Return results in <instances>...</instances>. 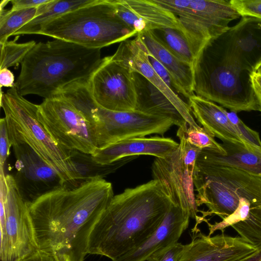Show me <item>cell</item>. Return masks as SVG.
<instances>
[{"instance_id":"21","label":"cell","mask_w":261,"mask_h":261,"mask_svg":"<svg viewBox=\"0 0 261 261\" xmlns=\"http://www.w3.org/2000/svg\"><path fill=\"white\" fill-rule=\"evenodd\" d=\"M134 77L136 94L135 111L167 118L178 127L188 125L184 115L157 87L138 72H134Z\"/></svg>"},{"instance_id":"33","label":"cell","mask_w":261,"mask_h":261,"mask_svg":"<svg viewBox=\"0 0 261 261\" xmlns=\"http://www.w3.org/2000/svg\"><path fill=\"white\" fill-rule=\"evenodd\" d=\"M240 16L261 19V0H231Z\"/></svg>"},{"instance_id":"15","label":"cell","mask_w":261,"mask_h":261,"mask_svg":"<svg viewBox=\"0 0 261 261\" xmlns=\"http://www.w3.org/2000/svg\"><path fill=\"white\" fill-rule=\"evenodd\" d=\"M194 235L180 261H241L254 253L256 245L224 232L214 236L200 231Z\"/></svg>"},{"instance_id":"26","label":"cell","mask_w":261,"mask_h":261,"mask_svg":"<svg viewBox=\"0 0 261 261\" xmlns=\"http://www.w3.org/2000/svg\"><path fill=\"white\" fill-rule=\"evenodd\" d=\"M150 31L170 52L183 62L193 66L195 55L187 38L180 30L163 28Z\"/></svg>"},{"instance_id":"23","label":"cell","mask_w":261,"mask_h":261,"mask_svg":"<svg viewBox=\"0 0 261 261\" xmlns=\"http://www.w3.org/2000/svg\"><path fill=\"white\" fill-rule=\"evenodd\" d=\"M221 144L226 151V153L205 148L201 150L197 159L211 164L238 167L261 173V154L234 144Z\"/></svg>"},{"instance_id":"30","label":"cell","mask_w":261,"mask_h":261,"mask_svg":"<svg viewBox=\"0 0 261 261\" xmlns=\"http://www.w3.org/2000/svg\"><path fill=\"white\" fill-rule=\"evenodd\" d=\"M227 116L244 141L255 153L261 154V140L258 133L247 126L238 117L236 113L227 112Z\"/></svg>"},{"instance_id":"6","label":"cell","mask_w":261,"mask_h":261,"mask_svg":"<svg viewBox=\"0 0 261 261\" xmlns=\"http://www.w3.org/2000/svg\"><path fill=\"white\" fill-rule=\"evenodd\" d=\"M1 106L7 121L10 140L31 147L49 165L57 170L66 185L76 184L69 150L59 146L39 120L38 105L19 94L15 86L1 93Z\"/></svg>"},{"instance_id":"24","label":"cell","mask_w":261,"mask_h":261,"mask_svg":"<svg viewBox=\"0 0 261 261\" xmlns=\"http://www.w3.org/2000/svg\"><path fill=\"white\" fill-rule=\"evenodd\" d=\"M96 0H50L37 8L36 16L13 35L38 34L46 24L69 11L94 3Z\"/></svg>"},{"instance_id":"40","label":"cell","mask_w":261,"mask_h":261,"mask_svg":"<svg viewBox=\"0 0 261 261\" xmlns=\"http://www.w3.org/2000/svg\"><path fill=\"white\" fill-rule=\"evenodd\" d=\"M256 251L241 261H261V241L256 244Z\"/></svg>"},{"instance_id":"2","label":"cell","mask_w":261,"mask_h":261,"mask_svg":"<svg viewBox=\"0 0 261 261\" xmlns=\"http://www.w3.org/2000/svg\"><path fill=\"white\" fill-rule=\"evenodd\" d=\"M171 204L154 179L114 196L90 234L87 254L117 260L153 233Z\"/></svg>"},{"instance_id":"38","label":"cell","mask_w":261,"mask_h":261,"mask_svg":"<svg viewBox=\"0 0 261 261\" xmlns=\"http://www.w3.org/2000/svg\"><path fill=\"white\" fill-rule=\"evenodd\" d=\"M16 261H57V260L53 256L37 250Z\"/></svg>"},{"instance_id":"10","label":"cell","mask_w":261,"mask_h":261,"mask_svg":"<svg viewBox=\"0 0 261 261\" xmlns=\"http://www.w3.org/2000/svg\"><path fill=\"white\" fill-rule=\"evenodd\" d=\"M172 125V121L167 118L137 111H112L98 105L94 111L93 118L97 149L151 134L163 136Z\"/></svg>"},{"instance_id":"34","label":"cell","mask_w":261,"mask_h":261,"mask_svg":"<svg viewBox=\"0 0 261 261\" xmlns=\"http://www.w3.org/2000/svg\"><path fill=\"white\" fill-rule=\"evenodd\" d=\"M12 146L5 117L0 120V171H4V165Z\"/></svg>"},{"instance_id":"37","label":"cell","mask_w":261,"mask_h":261,"mask_svg":"<svg viewBox=\"0 0 261 261\" xmlns=\"http://www.w3.org/2000/svg\"><path fill=\"white\" fill-rule=\"evenodd\" d=\"M250 77L254 94L261 109V64L251 73Z\"/></svg>"},{"instance_id":"3","label":"cell","mask_w":261,"mask_h":261,"mask_svg":"<svg viewBox=\"0 0 261 261\" xmlns=\"http://www.w3.org/2000/svg\"><path fill=\"white\" fill-rule=\"evenodd\" d=\"M100 49L60 39L39 42L21 63L14 86L22 96L52 98L67 85L88 79L102 59Z\"/></svg>"},{"instance_id":"16","label":"cell","mask_w":261,"mask_h":261,"mask_svg":"<svg viewBox=\"0 0 261 261\" xmlns=\"http://www.w3.org/2000/svg\"><path fill=\"white\" fill-rule=\"evenodd\" d=\"M112 57L133 72L142 74L157 87L184 115L189 126L197 129L202 128L196 122L188 103L179 95L173 92L153 70L149 62L146 49L137 36L133 39L121 42Z\"/></svg>"},{"instance_id":"28","label":"cell","mask_w":261,"mask_h":261,"mask_svg":"<svg viewBox=\"0 0 261 261\" xmlns=\"http://www.w3.org/2000/svg\"><path fill=\"white\" fill-rule=\"evenodd\" d=\"M19 36L11 41L0 44L1 63L0 69L11 67H17L21 64L30 51L37 43L35 41L24 43L16 42Z\"/></svg>"},{"instance_id":"4","label":"cell","mask_w":261,"mask_h":261,"mask_svg":"<svg viewBox=\"0 0 261 261\" xmlns=\"http://www.w3.org/2000/svg\"><path fill=\"white\" fill-rule=\"evenodd\" d=\"M193 70L194 94L236 113L261 112L252 88L251 73L227 60L214 39L199 52Z\"/></svg>"},{"instance_id":"22","label":"cell","mask_w":261,"mask_h":261,"mask_svg":"<svg viewBox=\"0 0 261 261\" xmlns=\"http://www.w3.org/2000/svg\"><path fill=\"white\" fill-rule=\"evenodd\" d=\"M137 36L143 43L146 50L171 74L180 95L188 100L194 94L193 67L170 52L150 31L139 33Z\"/></svg>"},{"instance_id":"14","label":"cell","mask_w":261,"mask_h":261,"mask_svg":"<svg viewBox=\"0 0 261 261\" xmlns=\"http://www.w3.org/2000/svg\"><path fill=\"white\" fill-rule=\"evenodd\" d=\"M154 180L158 181L171 203L179 206L196 220L198 212L193 176L185 166L178 147L167 156L156 158L152 166Z\"/></svg>"},{"instance_id":"32","label":"cell","mask_w":261,"mask_h":261,"mask_svg":"<svg viewBox=\"0 0 261 261\" xmlns=\"http://www.w3.org/2000/svg\"><path fill=\"white\" fill-rule=\"evenodd\" d=\"M186 244L176 242L152 254L146 261H180Z\"/></svg>"},{"instance_id":"25","label":"cell","mask_w":261,"mask_h":261,"mask_svg":"<svg viewBox=\"0 0 261 261\" xmlns=\"http://www.w3.org/2000/svg\"><path fill=\"white\" fill-rule=\"evenodd\" d=\"M69 155L74 167L77 185L93 179L103 178L137 157H125L110 164L101 165L93 160L91 154L76 150H69Z\"/></svg>"},{"instance_id":"9","label":"cell","mask_w":261,"mask_h":261,"mask_svg":"<svg viewBox=\"0 0 261 261\" xmlns=\"http://www.w3.org/2000/svg\"><path fill=\"white\" fill-rule=\"evenodd\" d=\"M38 117L62 148L92 154L97 149L93 126L70 103L58 96L38 105Z\"/></svg>"},{"instance_id":"31","label":"cell","mask_w":261,"mask_h":261,"mask_svg":"<svg viewBox=\"0 0 261 261\" xmlns=\"http://www.w3.org/2000/svg\"><path fill=\"white\" fill-rule=\"evenodd\" d=\"M184 126L179 127L177 132V136L180 140L179 147L185 166L188 171L193 175L196 161L201 149L188 141L185 134Z\"/></svg>"},{"instance_id":"36","label":"cell","mask_w":261,"mask_h":261,"mask_svg":"<svg viewBox=\"0 0 261 261\" xmlns=\"http://www.w3.org/2000/svg\"><path fill=\"white\" fill-rule=\"evenodd\" d=\"M50 0H10L13 10L38 8Z\"/></svg>"},{"instance_id":"12","label":"cell","mask_w":261,"mask_h":261,"mask_svg":"<svg viewBox=\"0 0 261 261\" xmlns=\"http://www.w3.org/2000/svg\"><path fill=\"white\" fill-rule=\"evenodd\" d=\"M11 143L16 158V173L13 176L20 196L28 204L66 185L59 173L29 145L14 140Z\"/></svg>"},{"instance_id":"13","label":"cell","mask_w":261,"mask_h":261,"mask_svg":"<svg viewBox=\"0 0 261 261\" xmlns=\"http://www.w3.org/2000/svg\"><path fill=\"white\" fill-rule=\"evenodd\" d=\"M214 39L225 58L242 70L251 73L261 64V19L242 17Z\"/></svg>"},{"instance_id":"27","label":"cell","mask_w":261,"mask_h":261,"mask_svg":"<svg viewBox=\"0 0 261 261\" xmlns=\"http://www.w3.org/2000/svg\"><path fill=\"white\" fill-rule=\"evenodd\" d=\"M37 8L13 10H0V44L33 19L37 14Z\"/></svg>"},{"instance_id":"1","label":"cell","mask_w":261,"mask_h":261,"mask_svg":"<svg viewBox=\"0 0 261 261\" xmlns=\"http://www.w3.org/2000/svg\"><path fill=\"white\" fill-rule=\"evenodd\" d=\"M114 196L111 183L99 178L28 204L38 250L57 261H84L90 234Z\"/></svg>"},{"instance_id":"17","label":"cell","mask_w":261,"mask_h":261,"mask_svg":"<svg viewBox=\"0 0 261 261\" xmlns=\"http://www.w3.org/2000/svg\"><path fill=\"white\" fill-rule=\"evenodd\" d=\"M111 2L120 19L138 34L163 28H175L182 32L177 17L153 0Z\"/></svg>"},{"instance_id":"35","label":"cell","mask_w":261,"mask_h":261,"mask_svg":"<svg viewBox=\"0 0 261 261\" xmlns=\"http://www.w3.org/2000/svg\"><path fill=\"white\" fill-rule=\"evenodd\" d=\"M147 54L151 67L159 76L173 92L180 95L178 88L167 69L147 50Z\"/></svg>"},{"instance_id":"8","label":"cell","mask_w":261,"mask_h":261,"mask_svg":"<svg viewBox=\"0 0 261 261\" xmlns=\"http://www.w3.org/2000/svg\"><path fill=\"white\" fill-rule=\"evenodd\" d=\"M1 261H16L38 250L28 203L14 177L0 175Z\"/></svg>"},{"instance_id":"7","label":"cell","mask_w":261,"mask_h":261,"mask_svg":"<svg viewBox=\"0 0 261 261\" xmlns=\"http://www.w3.org/2000/svg\"><path fill=\"white\" fill-rule=\"evenodd\" d=\"M174 14L196 58L207 42L225 32L241 16L227 0H153Z\"/></svg>"},{"instance_id":"20","label":"cell","mask_w":261,"mask_h":261,"mask_svg":"<svg viewBox=\"0 0 261 261\" xmlns=\"http://www.w3.org/2000/svg\"><path fill=\"white\" fill-rule=\"evenodd\" d=\"M188 101L192 115L202 127L213 136L221 140L223 143L242 146L255 153L242 139L223 107L194 94Z\"/></svg>"},{"instance_id":"5","label":"cell","mask_w":261,"mask_h":261,"mask_svg":"<svg viewBox=\"0 0 261 261\" xmlns=\"http://www.w3.org/2000/svg\"><path fill=\"white\" fill-rule=\"evenodd\" d=\"M117 15L111 0H96L46 24L38 35L101 49L137 36Z\"/></svg>"},{"instance_id":"39","label":"cell","mask_w":261,"mask_h":261,"mask_svg":"<svg viewBox=\"0 0 261 261\" xmlns=\"http://www.w3.org/2000/svg\"><path fill=\"white\" fill-rule=\"evenodd\" d=\"M15 77L12 72L8 68L0 69V86L3 87L12 88L15 83Z\"/></svg>"},{"instance_id":"41","label":"cell","mask_w":261,"mask_h":261,"mask_svg":"<svg viewBox=\"0 0 261 261\" xmlns=\"http://www.w3.org/2000/svg\"><path fill=\"white\" fill-rule=\"evenodd\" d=\"M10 2V0H3L1 1L0 4V10L4 9L5 6Z\"/></svg>"},{"instance_id":"19","label":"cell","mask_w":261,"mask_h":261,"mask_svg":"<svg viewBox=\"0 0 261 261\" xmlns=\"http://www.w3.org/2000/svg\"><path fill=\"white\" fill-rule=\"evenodd\" d=\"M178 146V143L168 138H135L97 149L91 155L96 163L107 165L125 157L139 155H150L163 158L175 150Z\"/></svg>"},{"instance_id":"29","label":"cell","mask_w":261,"mask_h":261,"mask_svg":"<svg viewBox=\"0 0 261 261\" xmlns=\"http://www.w3.org/2000/svg\"><path fill=\"white\" fill-rule=\"evenodd\" d=\"M184 128L186 137L191 144L200 149L211 148L221 153H226L221 143L217 142L214 137L203 127L197 129L187 125Z\"/></svg>"},{"instance_id":"18","label":"cell","mask_w":261,"mask_h":261,"mask_svg":"<svg viewBox=\"0 0 261 261\" xmlns=\"http://www.w3.org/2000/svg\"><path fill=\"white\" fill-rule=\"evenodd\" d=\"M190 218L179 206L171 203L153 233L139 246L116 261H146L154 253L177 242L188 228Z\"/></svg>"},{"instance_id":"11","label":"cell","mask_w":261,"mask_h":261,"mask_svg":"<svg viewBox=\"0 0 261 261\" xmlns=\"http://www.w3.org/2000/svg\"><path fill=\"white\" fill-rule=\"evenodd\" d=\"M92 94L97 105L117 112L135 110L136 94L134 72L112 56L102 59L88 78Z\"/></svg>"}]
</instances>
